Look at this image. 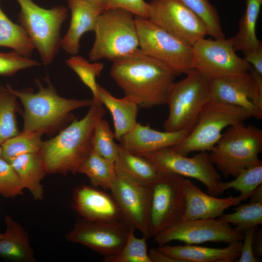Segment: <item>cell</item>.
I'll list each match as a JSON object with an SVG mask.
<instances>
[{"label": "cell", "mask_w": 262, "mask_h": 262, "mask_svg": "<svg viewBox=\"0 0 262 262\" xmlns=\"http://www.w3.org/2000/svg\"><path fill=\"white\" fill-rule=\"evenodd\" d=\"M91 4L98 7L103 10H105V0H83Z\"/></svg>", "instance_id": "cell-46"}, {"label": "cell", "mask_w": 262, "mask_h": 262, "mask_svg": "<svg viewBox=\"0 0 262 262\" xmlns=\"http://www.w3.org/2000/svg\"><path fill=\"white\" fill-rule=\"evenodd\" d=\"M66 63L90 89L92 93L93 102L101 103L96 79L103 70V64L102 63H90L82 56L76 55L69 58Z\"/></svg>", "instance_id": "cell-33"}, {"label": "cell", "mask_w": 262, "mask_h": 262, "mask_svg": "<svg viewBox=\"0 0 262 262\" xmlns=\"http://www.w3.org/2000/svg\"><path fill=\"white\" fill-rule=\"evenodd\" d=\"M185 210L181 220L215 219L227 209L237 206L242 202L239 196L217 198L202 191L187 179L184 180Z\"/></svg>", "instance_id": "cell-19"}, {"label": "cell", "mask_w": 262, "mask_h": 262, "mask_svg": "<svg viewBox=\"0 0 262 262\" xmlns=\"http://www.w3.org/2000/svg\"><path fill=\"white\" fill-rule=\"evenodd\" d=\"M211 99L242 107L252 117L262 118V75L250 66L237 77L211 79Z\"/></svg>", "instance_id": "cell-14"}, {"label": "cell", "mask_w": 262, "mask_h": 262, "mask_svg": "<svg viewBox=\"0 0 262 262\" xmlns=\"http://www.w3.org/2000/svg\"><path fill=\"white\" fill-rule=\"evenodd\" d=\"M134 16L122 9H106L99 15L89 53L91 61L104 58L113 62L139 48Z\"/></svg>", "instance_id": "cell-5"}, {"label": "cell", "mask_w": 262, "mask_h": 262, "mask_svg": "<svg viewBox=\"0 0 262 262\" xmlns=\"http://www.w3.org/2000/svg\"><path fill=\"white\" fill-rule=\"evenodd\" d=\"M195 13L204 23L208 34L215 39L225 38L215 8L209 0H179Z\"/></svg>", "instance_id": "cell-37"}, {"label": "cell", "mask_w": 262, "mask_h": 262, "mask_svg": "<svg viewBox=\"0 0 262 262\" xmlns=\"http://www.w3.org/2000/svg\"><path fill=\"white\" fill-rule=\"evenodd\" d=\"M42 136L37 133L20 131L1 145V157L10 163L22 154L39 153L43 142Z\"/></svg>", "instance_id": "cell-31"}, {"label": "cell", "mask_w": 262, "mask_h": 262, "mask_svg": "<svg viewBox=\"0 0 262 262\" xmlns=\"http://www.w3.org/2000/svg\"><path fill=\"white\" fill-rule=\"evenodd\" d=\"M260 0L261 1H262V0Z\"/></svg>", "instance_id": "cell-49"}, {"label": "cell", "mask_w": 262, "mask_h": 262, "mask_svg": "<svg viewBox=\"0 0 262 262\" xmlns=\"http://www.w3.org/2000/svg\"><path fill=\"white\" fill-rule=\"evenodd\" d=\"M151 186L143 185L116 175L110 189L123 222L129 227L140 231L147 239Z\"/></svg>", "instance_id": "cell-17"}, {"label": "cell", "mask_w": 262, "mask_h": 262, "mask_svg": "<svg viewBox=\"0 0 262 262\" xmlns=\"http://www.w3.org/2000/svg\"><path fill=\"white\" fill-rule=\"evenodd\" d=\"M223 248H213L196 245L159 246L158 249L180 262H232L241 253L242 241L229 244Z\"/></svg>", "instance_id": "cell-22"}, {"label": "cell", "mask_w": 262, "mask_h": 262, "mask_svg": "<svg viewBox=\"0 0 262 262\" xmlns=\"http://www.w3.org/2000/svg\"><path fill=\"white\" fill-rule=\"evenodd\" d=\"M114 133L108 122L103 118L95 125L92 138V150L100 156L115 162L118 151L119 145L114 140Z\"/></svg>", "instance_id": "cell-35"}, {"label": "cell", "mask_w": 262, "mask_h": 262, "mask_svg": "<svg viewBox=\"0 0 262 262\" xmlns=\"http://www.w3.org/2000/svg\"><path fill=\"white\" fill-rule=\"evenodd\" d=\"M139 155L149 160L162 173L195 179L205 185L208 194L214 196L221 194V176L207 151H200L192 157H188L167 147Z\"/></svg>", "instance_id": "cell-10"}, {"label": "cell", "mask_w": 262, "mask_h": 262, "mask_svg": "<svg viewBox=\"0 0 262 262\" xmlns=\"http://www.w3.org/2000/svg\"><path fill=\"white\" fill-rule=\"evenodd\" d=\"M71 12L69 29L62 38L61 48L66 53L75 55L80 49V40L87 32L93 31L97 19L104 10L83 0H67Z\"/></svg>", "instance_id": "cell-21"}, {"label": "cell", "mask_w": 262, "mask_h": 262, "mask_svg": "<svg viewBox=\"0 0 262 262\" xmlns=\"http://www.w3.org/2000/svg\"><path fill=\"white\" fill-rule=\"evenodd\" d=\"M122 9L135 16L148 18V3L145 0H105V10Z\"/></svg>", "instance_id": "cell-40"}, {"label": "cell", "mask_w": 262, "mask_h": 262, "mask_svg": "<svg viewBox=\"0 0 262 262\" xmlns=\"http://www.w3.org/2000/svg\"><path fill=\"white\" fill-rule=\"evenodd\" d=\"M77 173L86 176L94 187L105 189L110 190L116 178L115 162L92 150L80 164Z\"/></svg>", "instance_id": "cell-28"}, {"label": "cell", "mask_w": 262, "mask_h": 262, "mask_svg": "<svg viewBox=\"0 0 262 262\" xmlns=\"http://www.w3.org/2000/svg\"><path fill=\"white\" fill-rule=\"evenodd\" d=\"M115 165L116 175L145 185L151 186L164 174L149 160L124 149L120 145Z\"/></svg>", "instance_id": "cell-23"}, {"label": "cell", "mask_w": 262, "mask_h": 262, "mask_svg": "<svg viewBox=\"0 0 262 262\" xmlns=\"http://www.w3.org/2000/svg\"><path fill=\"white\" fill-rule=\"evenodd\" d=\"M1 146H0V157H1Z\"/></svg>", "instance_id": "cell-48"}, {"label": "cell", "mask_w": 262, "mask_h": 262, "mask_svg": "<svg viewBox=\"0 0 262 262\" xmlns=\"http://www.w3.org/2000/svg\"><path fill=\"white\" fill-rule=\"evenodd\" d=\"M253 117L246 109L210 99L203 108L195 127L179 144L171 147L185 156L195 151H210L229 126Z\"/></svg>", "instance_id": "cell-8"}, {"label": "cell", "mask_w": 262, "mask_h": 262, "mask_svg": "<svg viewBox=\"0 0 262 262\" xmlns=\"http://www.w3.org/2000/svg\"><path fill=\"white\" fill-rule=\"evenodd\" d=\"M98 90L101 103L112 115L115 138L119 141L138 123L136 118L139 106L132 98L126 96L121 98H115L99 85Z\"/></svg>", "instance_id": "cell-24"}, {"label": "cell", "mask_w": 262, "mask_h": 262, "mask_svg": "<svg viewBox=\"0 0 262 262\" xmlns=\"http://www.w3.org/2000/svg\"><path fill=\"white\" fill-rule=\"evenodd\" d=\"M154 238L159 246L172 241H181L190 245L207 242L229 244L243 241L244 232L218 219L181 220Z\"/></svg>", "instance_id": "cell-15"}, {"label": "cell", "mask_w": 262, "mask_h": 262, "mask_svg": "<svg viewBox=\"0 0 262 262\" xmlns=\"http://www.w3.org/2000/svg\"><path fill=\"white\" fill-rule=\"evenodd\" d=\"M0 46L9 48L30 57L35 49L20 25L12 22L0 7Z\"/></svg>", "instance_id": "cell-30"}, {"label": "cell", "mask_w": 262, "mask_h": 262, "mask_svg": "<svg viewBox=\"0 0 262 262\" xmlns=\"http://www.w3.org/2000/svg\"><path fill=\"white\" fill-rule=\"evenodd\" d=\"M184 180L179 175L164 173L151 185L149 238L182 219L186 207Z\"/></svg>", "instance_id": "cell-11"}, {"label": "cell", "mask_w": 262, "mask_h": 262, "mask_svg": "<svg viewBox=\"0 0 262 262\" xmlns=\"http://www.w3.org/2000/svg\"><path fill=\"white\" fill-rule=\"evenodd\" d=\"M262 130L243 122L228 127L209 154L224 176L235 178L245 169L262 164Z\"/></svg>", "instance_id": "cell-4"}, {"label": "cell", "mask_w": 262, "mask_h": 262, "mask_svg": "<svg viewBox=\"0 0 262 262\" xmlns=\"http://www.w3.org/2000/svg\"><path fill=\"white\" fill-rule=\"evenodd\" d=\"M182 80L174 82L166 104L169 114L164 124L165 131H191L206 103L211 99V78L192 69Z\"/></svg>", "instance_id": "cell-6"}, {"label": "cell", "mask_w": 262, "mask_h": 262, "mask_svg": "<svg viewBox=\"0 0 262 262\" xmlns=\"http://www.w3.org/2000/svg\"><path fill=\"white\" fill-rule=\"evenodd\" d=\"M234 210L233 213L223 214L218 219L233 225L243 232L248 228L262 224V201L250 200L249 203L239 204Z\"/></svg>", "instance_id": "cell-32"}, {"label": "cell", "mask_w": 262, "mask_h": 262, "mask_svg": "<svg viewBox=\"0 0 262 262\" xmlns=\"http://www.w3.org/2000/svg\"><path fill=\"white\" fill-rule=\"evenodd\" d=\"M135 229L130 227L126 241L117 254L104 257V262H151L149 258L147 240L143 236L137 237Z\"/></svg>", "instance_id": "cell-34"}, {"label": "cell", "mask_w": 262, "mask_h": 262, "mask_svg": "<svg viewBox=\"0 0 262 262\" xmlns=\"http://www.w3.org/2000/svg\"><path fill=\"white\" fill-rule=\"evenodd\" d=\"M3 236V233H0V239Z\"/></svg>", "instance_id": "cell-47"}, {"label": "cell", "mask_w": 262, "mask_h": 262, "mask_svg": "<svg viewBox=\"0 0 262 262\" xmlns=\"http://www.w3.org/2000/svg\"><path fill=\"white\" fill-rule=\"evenodd\" d=\"M25 189L11 164L0 157V195L5 197L21 195Z\"/></svg>", "instance_id": "cell-38"}, {"label": "cell", "mask_w": 262, "mask_h": 262, "mask_svg": "<svg viewBox=\"0 0 262 262\" xmlns=\"http://www.w3.org/2000/svg\"><path fill=\"white\" fill-rule=\"evenodd\" d=\"M40 65L39 62L14 50L0 52V76H12L21 70Z\"/></svg>", "instance_id": "cell-39"}, {"label": "cell", "mask_w": 262, "mask_h": 262, "mask_svg": "<svg viewBox=\"0 0 262 262\" xmlns=\"http://www.w3.org/2000/svg\"><path fill=\"white\" fill-rule=\"evenodd\" d=\"M44 87L39 79L35 80L39 90L32 88L12 90L23 107V132H34L43 135H53L66 127L73 119L72 112L78 109L90 106L92 99H69L59 96L48 76Z\"/></svg>", "instance_id": "cell-3"}, {"label": "cell", "mask_w": 262, "mask_h": 262, "mask_svg": "<svg viewBox=\"0 0 262 262\" xmlns=\"http://www.w3.org/2000/svg\"><path fill=\"white\" fill-rule=\"evenodd\" d=\"M73 206L76 212L87 220L123 221L112 196L94 186L83 185L77 188L74 194Z\"/></svg>", "instance_id": "cell-18"}, {"label": "cell", "mask_w": 262, "mask_h": 262, "mask_svg": "<svg viewBox=\"0 0 262 262\" xmlns=\"http://www.w3.org/2000/svg\"><path fill=\"white\" fill-rule=\"evenodd\" d=\"M10 163L20 179L25 189L33 197L40 200L43 197L41 182L47 173L39 153H27L14 159Z\"/></svg>", "instance_id": "cell-26"}, {"label": "cell", "mask_w": 262, "mask_h": 262, "mask_svg": "<svg viewBox=\"0 0 262 262\" xmlns=\"http://www.w3.org/2000/svg\"><path fill=\"white\" fill-rule=\"evenodd\" d=\"M148 5V19L191 46L208 35L203 21L179 0H151Z\"/></svg>", "instance_id": "cell-13"}, {"label": "cell", "mask_w": 262, "mask_h": 262, "mask_svg": "<svg viewBox=\"0 0 262 262\" xmlns=\"http://www.w3.org/2000/svg\"><path fill=\"white\" fill-rule=\"evenodd\" d=\"M257 227L248 228L244 231V243H242L241 253L238 262H257L253 249V242Z\"/></svg>", "instance_id": "cell-41"}, {"label": "cell", "mask_w": 262, "mask_h": 262, "mask_svg": "<svg viewBox=\"0 0 262 262\" xmlns=\"http://www.w3.org/2000/svg\"><path fill=\"white\" fill-rule=\"evenodd\" d=\"M148 256L151 262H180L162 253L158 248H152Z\"/></svg>", "instance_id": "cell-43"}, {"label": "cell", "mask_w": 262, "mask_h": 262, "mask_svg": "<svg viewBox=\"0 0 262 262\" xmlns=\"http://www.w3.org/2000/svg\"><path fill=\"white\" fill-rule=\"evenodd\" d=\"M192 63L193 69L211 79L241 76L250 66L236 54L231 38L199 40L192 46Z\"/></svg>", "instance_id": "cell-12"}, {"label": "cell", "mask_w": 262, "mask_h": 262, "mask_svg": "<svg viewBox=\"0 0 262 262\" xmlns=\"http://www.w3.org/2000/svg\"><path fill=\"white\" fill-rule=\"evenodd\" d=\"M139 49L169 66L176 76L193 69L192 46L164 31L149 19L135 16Z\"/></svg>", "instance_id": "cell-9"}, {"label": "cell", "mask_w": 262, "mask_h": 262, "mask_svg": "<svg viewBox=\"0 0 262 262\" xmlns=\"http://www.w3.org/2000/svg\"><path fill=\"white\" fill-rule=\"evenodd\" d=\"M110 74L125 96L144 108L166 104L176 76L166 64L139 48L113 61Z\"/></svg>", "instance_id": "cell-1"}, {"label": "cell", "mask_w": 262, "mask_h": 262, "mask_svg": "<svg viewBox=\"0 0 262 262\" xmlns=\"http://www.w3.org/2000/svg\"><path fill=\"white\" fill-rule=\"evenodd\" d=\"M105 113L101 103L93 102L83 117L73 118L58 134L43 141L39 154L47 173H77L80 164L92 150L95 125Z\"/></svg>", "instance_id": "cell-2"}, {"label": "cell", "mask_w": 262, "mask_h": 262, "mask_svg": "<svg viewBox=\"0 0 262 262\" xmlns=\"http://www.w3.org/2000/svg\"><path fill=\"white\" fill-rule=\"evenodd\" d=\"M17 99L9 84L0 86V146L20 132L16 117L21 112Z\"/></svg>", "instance_id": "cell-29"}, {"label": "cell", "mask_w": 262, "mask_h": 262, "mask_svg": "<svg viewBox=\"0 0 262 262\" xmlns=\"http://www.w3.org/2000/svg\"><path fill=\"white\" fill-rule=\"evenodd\" d=\"M243 53L245 60L256 72L262 75V46Z\"/></svg>", "instance_id": "cell-42"}, {"label": "cell", "mask_w": 262, "mask_h": 262, "mask_svg": "<svg viewBox=\"0 0 262 262\" xmlns=\"http://www.w3.org/2000/svg\"><path fill=\"white\" fill-rule=\"evenodd\" d=\"M262 2L246 0V9L240 20L239 30L231 37L234 50L243 53L262 46L256 35V25Z\"/></svg>", "instance_id": "cell-27"}, {"label": "cell", "mask_w": 262, "mask_h": 262, "mask_svg": "<svg viewBox=\"0 0 262 262\" xmlns=\"http://www.w3.org/2000/svg\"><path fill=\"white\" fill-rule=\"evenodd\" d=\"M232 180L220 183L221 194L229 189L239 191L242 201L249 198L252 192L262 183V164L245 169Z\"/></svg>", "instance_id": "cell-36"}, {"label": "cell", "mask_w": 262, "mask_h": 262, "mask_svg": "<svg viewBox=\"0 0 262 262\" xmlns=\"http://www.w3.org/2000/svg\"><path fill=\"white\" fill-rule=\"evenodd\" d=\"M20 10L18 19L46 66L54 60L61 48V29L68 16L64 6L47 9L32 0H16Z\"/></svg>", "instance_id": "cell-7"}, {"label": "cell", "mask_w": 262, "mask_h": 262, "mask_svg": "<svg viewBox=\"0 0 262 262\" xmlns=\"http://www.w3.org/2000/svg\"><path fill=\"white\" fill-rule=\"evenodd\" d=\"M5 223L6 230L0 239V256L16 262H35L28 236L22 226L10 215L5 216Z\"/></svg>", "instance_id": "cell-25"}, {"label": "cell", "mask_w": 262, "mask_h": 262, "mask_svg": "<svg viewBox=\"0 0 262 262\" xmlns=\"http://www.w3.org/2000/svg\"><path fill=\"white\" fill-rule=\"evenodd\" d=\"M191 131H161L137 123L119 140L120 146L135 154H141L179 144Z\"/></svg>", "instance_id": "cell-20"}, {"label": "cell", "mask_w": 262, "mask_h": 262, "mask_svg": "<svg viewBox=\"0 0 262 262\" xmlns=\"http://www.w3.org/2000/svg\"><path fill=\"white\" fill-rule=\"evenodd\" d=\"M249 198L251 200L262 201V185L258 186L251 193Z\"/></svg>", "instance_id": "cell-45"}, {"label": "cell", "mask_w": 262, "mask_h": 262, "mask_svg": "<svg viewBox=\"0 0 262 262\" xmlns=\"http://www.w3.org/2000/svg\"><path fill=\"white\" fill-rule=\"evenodd\" d=\"M129 229L122 221L83 219L76 223L66 237L69 242L81 244L106 257L119 252L126 241Z\"/></svg>", "instance_id": "cell-16"}, {"label": "cell", "mask_w": 262, "mask_h": 262, "mask_svg": "<svg viewBox=\"0 0 262 262\" xmlns=\"http://www.w3.org/2000/svg\"><path fill=\"white\" fill-rule=\"evenodd\" d=\"M253 249L256 257L262 256V230L259 229L256 231L253 242Z\"/></svg>", "instance_id": "cell-44"}, {"label": "cell", "mask_w": 262, "mask_h": 262, "mask_svg": "<svg viewBox=\"0 0 262 262\" xmlns=\"http://www.w3.org/2000/svg\"></svg>", "instance_id": "cell-50"}]
</instances>
